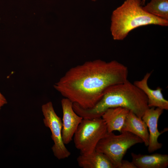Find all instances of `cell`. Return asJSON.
<instances>
[{"instance_id":"cell-18","label":"cell","mask_w":168,"mask_h":168,"mask_svg":"<svg viewBox=\"0 0 168 168\" xmlns=\"http://www.w3.org/2000/svg\"><path fill=\"white\" fill-rule=\"evenodd\" d=\"M91 1H93V2H95L97 0H91Z\"/></svg>"},{"instance_id":"cell-10","label":"cell","mask_w":168,"mask_h":168,"mask_svg":"<svg viewBox=\"0 0 168 168\" xmlns=\"http://www.w3.org/2000/svg\"><path fill=\"white\" fill-rule=\"evenodd\" d=\"M130 132L140 138L146 147L149 144V133L147 127L142 118L129 111L121 131Z\"/></svg>"},{"instance_id":"cell-11","label":"cell","mask_w":168,"mask_h":168,"mask_svg":"<svg viewBox=\"0 0 168 168\" xmlns=\"http://www.w3.org/2000/svg\"><path fill=\"white\" fill-rule=\"evenodd\" d=\"M132 162L138 168H166L168 166V155L155 153L151 155L132 152Z\"/></svg>"},{"instance_id":"cell-3","label":"cell","mask_w":168,"mask_h":168,"mask_svg":"<svg viewBox=\"0 0 168 168\" xmlns=\"http://www.w3.org/2000/svg\"><path fill=\"white\" fill-rule=\"evenodd\" d=\"M141 5V0H126L113 11L110 30L114 40H124L131 31L139 27L150 25L168 26V21L150 14Z\"/></svg>"},{"instance_id":"cell-5","label":"cell","mask_w":168,"mask_h":168,"mask_svg":"<svg viewBox=\"0 0 168 168\" xmlns=\"http://www.w3.org/2000/svg\"><path fill=\"white\" fill-rule=\"evenodd\" d=\"M116 135L108 133L99 142L96 150L105 155L118 168L127 150L133 146L143 143L139 137L126 131Z\"/></svg>"},{"instance_id":"cell-15","label":"cell","mask_w":168,"mask_h":168,"mask_svg":"<svg viewBox=\"0 0 168 168\" xmlns=\"http://www.w3.org/2000/svg\"><path fill=\"white\" fill-rule=\"evenodd\" d=\"M118 168H137L135 165L131 162L122 160Z\"/></svg>"},{"instance_id":"cell-14","label":"cell","mask_w":168,"mask_h":168,"mask_svg":"<svg viewBox=\"0 0 168 168\" xmlns=\"http://www.w3.org/2000/svg\"><path fill=\"white\" fill-rule=\"evenodd\" d=\"M142 7L150 14L168 21V0H150Z\"/></svg>"},{"instance_id":"cell-4","label":"cell","mask_w":168,"mask_h":168,"mask_svg":"<svg viewBox=\"0 0 168 168\" xmlns=\"http://www.w3.org/2000/svg\"><path fill=\"white\" fill-rule=\"evenodd\" d=\"M107 133L106 124L101 117L83 119L73 137L75 147L80 154L90 153L96 150L99 142Z\"/></svg>"},{"instance_id":"cell-7","label":"cell","mask_w":168,"mask_h":168,"mask_svg":"<svg viewBox=\"0 0 168 168\" xmlns=\"http://www.w3.org/2000/svg\"><path fill=\"white\" fill-rule=\"evenodd\" d=\"M63 110L62 138L64 144H69L72 140L74 135L83 118L74 111L73 103L65 98L62 99Z\"/></svg>"},{"instance_id":"cell-2","label":"cell","mask_w":168,"mask_h":168,"mask_svg":"<svg viewBox=\"0 0 168 168\" xmlns=\"http://www.w3.org/2000/svg\"><path fill=\"white\" fill-rule=\"evenodd\" d=\"M72 106L77 114L87 119L101 117L108 109L118 107L126 108L142 118L149 108L145 94L128 80L107 88L101 99L91 108L84 109L75 103Z\"/></svg>"},{"instance_id":"cell-6","label":"cell","mask_w":168,"mask_h":168,"mask_svg":"<svg viewBox=\"0 0 168 168\" xmlns=\"http://www.w3.org/2000/svg\"><path fill=\"white\" fill-rule=\"evenodd\" d=\"M41 110L44 124L51 133V138L54 142L51 149L54 155L58 160L68 157L71 153L66 147L62 138V121L56 114L52 102L49 101L43 104Z\"/></svg>"},{"instance_id":"cell-16","label":"cell","mask_w":168,"mask_h":168,"mask_svg":"<svg viewBox=\"0 0 168 168\" xmlns=\"http://www.w3.org/2000/svg\"><path fill=\"white\" fill-rule=\"evenodd\" d=\"M7 103L6 99L0 92V111L2 108Z\"/></svg>"},{"instance_id":"cell-13","label":"cell","mask_w":168,"mask_h":168,"mask_svg":"<svg viewBox=\"0 0 168 168\" xmlns=\"http://www.w3.org/2000/svg\"><path fill=\"white\" fill-rule=\"evenodd\" d=\"M77 161L78 166L82 168H115L105 155L96 150L88 154H80Z\"/></svg>"},{"instance_id":"cell-9","label":"cell","mask_w":168,"mask_h":168,"mask_svg":"<svg viewBox=\"0 0 168 168\" xmlns=\"http://www.w3.org/2000/svg\"><path fill=\"white\" fill-rule=\"evenodd\" d=\"M151 72H147L141 80L135 81L133 83L145 94L148 100L149 108H159L164 110H168V101L165 99L162 93V89L158 87L156 89H151L148 84V81Z\"/></svg>"},{"instance_id":"cell-1","label":"cell","mask_w":168,"mask_h":168,"mask_svg":"<svg viewBox=\"0 0 168 168\" xmlns=\"http://www.w3.org/2000/svg\"><path fill=\"white\" fill-rule=\"evenodd\" d=\"M127 67L117 61L98 59L70 68L54 88L84 109L94 107L109 86L128 80Z\"/></svg>"},{"instance_id":"cell-12","label":"cell","mask_w":168,"mask_h":168,"mask_svg":"<svg viewBox=\"0 0 168 168\" xmlns=\"http://www.w3.org/2000/svg\"><path fill=\"white\" fill-rule=\"evenodd\" d=\"M129 111L126 108L120 107L110 108L107 110L101 117L106 124L108 132L118 131L121 133Z\"/></svg>"},{"instance_id":"cell-8","label":"cell","mask_w":168,"mask_h":168,"mask_svg":"<svg viewBox=\"0 0 168 168\" xmlns=\"http://www.w3.org/2000/svg\"><path fill=\"white\" fill-rule=\"evenodd\" d=\"M163 110L159 108H149L145 111L142 118L149 131V141L147 147L149 153L159 150L162 147V144L159 142L158 138L168 129L166 128L161 132H159L158 129V122Z\"/></svg>"},{"instance_id":"cell-17","label":"cell","mask_w":168,"mask_h":168,"mask_svg":"<svg viewBox=\"0 0 168 168\" xmlns=\"http://www.w3.org/2000/svg\"><path fill=\"white\" fill-rule=\"evenodd\" d=\"M147 0H141V4L144 5L145 3V2Z\"/></svg>"}]
</instances>
